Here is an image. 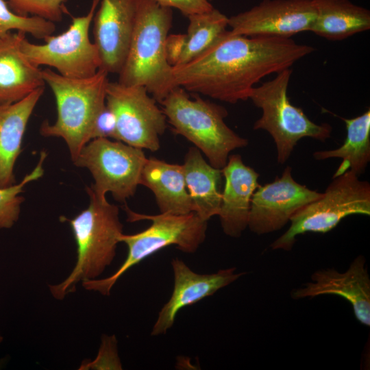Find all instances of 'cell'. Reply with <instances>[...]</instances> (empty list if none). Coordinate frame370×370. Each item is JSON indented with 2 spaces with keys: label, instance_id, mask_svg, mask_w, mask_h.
Listing matches in <instances>:
<instances>
[{
  "label": "cell",
  "instance_id": "cell-5",
  "mask_svg": "<svg viewBox=\"0 0 370 370\" xmlns=\"http://www.w3.org/2000/svg\"><path fill=\"white\" fill-rule=\"evenodd\" d=\"M162 110L174 133L186 138L214 168L222 169L230 152L248 145L225 122L227 110L198 95L190 97L180 86L175 87L161 101Z\"/></svg>",
  "mask_w": 370,
  "mask_h": 370
},
{
  "label": "cell",
  "instance_id": "cell-24",
  "mask_svg": "<svg viewBox=\"0 0 370 370\" xmlns=\"http://www.w3.org/2000/svg\"><path fill=\"white\" fill-rule=\"evenodd\" d=\"M341 119L347 130L344 143L335 149L315 151L313 157L318 160L333 158L342 159L333 177L347 171L359 176L365 172L370 160V110L352 119Z\"/></svg>",
  "mask_w": 370,
  "mask_h": 370
},
{
  "label": "cell",
  "instance_id": "cell-10",
  "mask_svg": "<svg viewBox=\"0 0 370 370\" xmlns=\"http://www.w3.org/2000/svg\"><path fill=\"white\" fill-rule=\"evenodd\" d=\"M100 0H92L88 12L73 17L63 33L47 37L41 45L30 42L25 36L21 49L27 59L40 67L48 66L62 76L86 78L94 75L101 69V62L97 47L89 36L90 24Z\"/></svg>",
  "mask_w": 370,
  "mask_h": 370
},
{
  "label": "cell",
  "instance_id": "cell-17",
  "mask_svg": "<svg viewBox=\"0 0 370 370\" xmlns=\"http://www.w3.org/2000/svg\"><path fill=\"white\" fill-rule=\"evenodd\" d=\"M222 174L225 185L217 216L225 234L238 238L248 227L251 198L260 185L259 173L246 165L240 155L232 154Z\"/></svg>",
  "mask_w": 370,
  "mask_h": 370
},
{
  "label": "cell",
  "instance_id": "cell-25",
  "mask_svg": "<svg viewBox=\"0 0 370 370\" xmlns=\"http://www.w3.org/2000/svg\"><path fill=\"white\" fill-rule=\"evenodd\" d=\"M46 156L47 153L42 151L36 167L25 175L19 184L0 188V230L10 228L18 219L21 205L24 200L20 194L27 183L36 180L43 175V162Z\"/></svg>",
  "mask_w": 370,
  "mask_h": 370
},
{
  "label": "cell",
  "instance_id": "cell-15",
  "mask_svg": "<svg viewBox=\"0 0 370 370\" xmlns=\"http://www.w3.org/2000/svg\"><path fill=\"white\" fill-rule=\"evenodd\" d=\"M138 0H100L93 17L94 42L101 69L119 74L125 60L133 34Z\"/></svg>",
  "mask_w": 370,
  "mask_h": 370
},
{
  "label": "cell",
  "instance_id": "cell-1",
  "mask_svg": "<svg viewBox=\"0 0 370 370\" xmlns=\"http://www.w3.org/2000/svg\"><path fill=\"white\" fill-rule=\"evenodd\" d=\"M291 38L245 36L224 32L201 54L173 67L175 84L186 91L229 103L249 99L261 79L312 53Z\"/></svg>",
  "mask_w": 370,
  "mask_h": 370
},
{
  "label": "cell",
  "instance_id": "cell-4",
  "mask_svg": "<svg viewBox=\"0 0 370 370\" xmlns=\"http://www.w3.org/2000/svg\"><path fill=\"white\" fill-rule=\"evenodd\" d=\"M108 74L99 69L91 77L71 78L50 69L42 70L45 84L55 97L57 118L53 124L45 120L40 134L64 139L73 161L92 140L95 120L106 106Z\"/></svg>",
  "mask_w": 370,
  "mask_h": 370
},
{
  "label": "cell",
  "instance_id": "cell-13",
  "mask_svg": "<svg viewBox=\"0 0 370 370\" xmlns=\"http://www.w3.org/2000/svg\"><path fill=\"white\" fill-rule=\"evenodd\" d=\"M316 17L312 0H263L228 18L230 31L245 36L289 38L310 31Z\"/></svg>",
  "mask_w": 370,
  "mask_h": 370
},
{
  "label": "cell",
  "instance_id": "cell-8",
  "mask_svg": "<svg viewBox=\"0 0 370 370\" xmlns=\"http://www.w3.org/2000/svg\"><path fill=\"white\" fill-rule=\"evenodd\" d=\"M347 171L333 177L322 195L297 211L288 230L270 245L273 250L291 251L296 237L306 232L324 234L344 218L353 214L370 215V184Z\"/></svg>",
  "mask_w": 370,
  "mask_h": 370
},
{
  "label": "cell",
  "instance_id": "cell-14",
  "mask_svg": "<svg viewBox=\"0 0 370 370\" xmlns=\"http://www.w3.org/2000/svg\"><path fill=\"white\" fill-rule=\"evenodd\" d=\"M325 295L343 297L352 306L356 319L365 326L370 325V278L366 260L358 256L348 269L339 272L332 268L314 271L310 281L293 289L294 299L313 298Z\"/></svg>",
  "mask_w": 370,
  "mask_h": 370
},
{
  "label": "cell",
  "instance_id": "cell-12",
  "mask_svg": "<svg viewBox=\"0 0 370 370\" xmlns=\"http://www.w3.org/2000/svg\"><path fill=\"white\" fill-rule=\"evenodd\" d=\"M321 195L296 182L287 166L281 177L260 185L254 193L247 227L258 235L280 230L297 211Z\"/></svg>",
  "mask_w": 370,
  "mask_h": 370
},
{
  "label": "cell",
  "instance_id": "cell-27",
  "mask_svg": "<svg viewBox=\"0 0 370 370\" xmlns=\"http://www.w3.org/2000/svg\"><path fill=\"white\" fill-rule=\"evenodd\" d=\"M67 0H7L10 9L16 14L35 16L51 22H59L66 12Z\"/></svg>",
  "mask_w": 370,
  "mask_h": 370
},
{
  "label": "cell",
  "instance_id": "cell-16",
  "mask_svg": "<svg viewBox=\"0 0 370 370\" xmlns=\"http://www.w3.org/2000/svg\"><path fill=\"white\" fill-rule=\"evenodd\" d=\"M171 266L174 277L173 293L158 314L152 328V336L165 334L182 308L212 295L245 273H237L236 269L232 267L214 273L200 274L192 271L177 258L172 260Z\"/></svg>",
  "mask_w": 370,
  "mask_h": 370
},
{
  "label": "cell",
  "instance_id": "cell-6",
  "mask_svg": "<svg viewBox=\"0 0 370 370\" xmlns=\"http://www.w3.org/2000/svg\"><path fill=\"white\" fill-rule=\"evenodd\" d=\"M125 211L127 221L148 220L151 224L136 234L123 233L119 242L124 243L128 249L125 261L112 275L106 278L83 282L85 289L109 295L117 280L144 259L170 245H175L184 253H194L206 236L208 221L201 219L194 212L186 214L160 213L149 215L134 212L127 206Z\"/></svg>",
  "mask_w": 370,
  "mask_h": 370
},
{
  "label": "cell",
  "instance_id": "cell-11",
  "mask_svg": "<svg viewBox=\"0 0 370 370\" xmlns=\"http://www.w3.org/2000/svg\"><path fill=\"white\" fill-rule=\"evenodd\" d=\"M149 95L144 86L109 81L106 104L115 117L117 140L154 152L160 149L167 121Z\"/></svg>",
  "mask_w": 370,
  "mask_h": 370
},
{
  "label": "cell",
  "instance_id": "cell-23",
  "mask_svg": "<svg viewBox=\"0 0 370 370\" xmlns=\"http://www.w3.org/2000/svg\"><path fill=\"white\" fill-rule=\"evenodd\" d=\"M316 17L310 32L330 40H342L370 29L369 10L349 0H312Z\"/></svg>",
  "mask_w": 370,
  "mask_h": 370
},
{
  "label": "cell",
  "instance_id": "cell-18",
  "mask_svg": "<svg viewBox=\"0 0 370 370\" xmlns=\"http://www.w3.org/2000/svg\"><path fill=\"white\" fill-rule=\"evenodd\" d=\"M25 34L12 32L0 40V104L17 102L45 86L42 70L21 51Z\"/></svg>",
  "mask_w": 370,
  "mask_h": 370
},
{
  "label": "cell",
  "instance_id": "cell-21",
  "mask_svg": "<svg viewBox=\"0 0 370 370\" xmlns=\"http://www.w3.org/2000/svg\"><path fill=\"white\" fill-rule=\"evenodd\" d=\"M188 18L187 32L169 34L166 41L167 60L173 67L184 65L201 54L228 26V17L215 8Z\"/></svg>",
  "mask_w": 370,
  "mask_h": 370
},
{
  "label": "cell",
  "instance_id": "cell-30",
  "mask_svg": "<svg viewBox=\"0 0 370 370\" xmlns=\"http://www.w3.org/2000/svg\"><path fill=\"white\" fill-rule=\"evenodd\" d=\"M3 341V337L0 335V343L2 342Z\"/></svg>",
  "mask_w": 370,
  "mask_h": 370
},
{
  "label": "cell",
  "instance_id": "cell-7",
  "mask_svg": "<svg viewBox=\"0 0 370 370\" xmlns=\"http://www.w3.org/2000/svg\"><path fill=\"white\" fill-rule=\"evenodd\" d=\"M291 68L278 73L269 81L254 86L249 99L262 110L254 130L267 131L277 149V159L284 164L299 140L309 137L322 142L330 137L332 127L328 123L312 122L300 108L293 106L288 97Z\"/></svg>",
  "mask_w": 370,
  "mask_h": 370
},
{
  "label": "cell",
  "instance_id": "cell-29",
  "mask_svg": "<svg viewBox=\"0 0 370 370\" xmlns=\"http://www.w3.org/2000/svg\"><path fill=\"white\" fill-rule=\"evenodd\" d=\"M97 138L116 140L115 117L106 104L98 114L95 122L92 140Z\"/></svg>",
  "mask_w": 370,
  "mask_h": 370
},
{
  "label": "cell",
  "instance_id": "cell-9",
  "mask_svg": "<svg viewBox=\"0 0 370 370\" xmlns=\"http://www.w3.org/2000/svg\"><path fill=\"white\" fill-rule=\"evenodd\" d=\"M147 157L143 149L120 140L97 138L90 140L73 161L87 169L94 184L89 188L100 197L112 194L115 200L125 202L134 196Z\"/></svg>",
  "mask_w": 370,
  "mask_h": 370
},
{
  "label": "cell",
  "instance_id": "cell-19",
  "mask_svg": "<svg viewBox=\"0 0 370 370\" xmlns=\"http://www.w3.org/2000/svg\"><path fill=\"white\" fill-rule=\"evenodd\" d=\"M44 88L35 90L17 102L0 104V188L16 183L14 164L21 152L27 123Z\"/></svg>",
  "mask_w": 370,
  "mask_h": 370
},
{
  "label": "cell",
  "instance_id": "cell-26",
  "mask_svg": "<svg viewBox=\"0 0 370 370\" xmlns=\"http://www.w3.org/2000/svg\"><path fill=\"white\" fill-rule=\"evenodd\" d=\"M55 29L53 22L35 16L18 15L10 9L5 0H0V40L12 30L45 40L52 35Z\"/></svg>",
  "mask_w": 370,
  "mask_h": 370
},
{
  "label": "cell",
  "instance_id": "cell-2",
  "mask_svg": "<svg viewBox=\"0 0 370 370\" xmlns=\"http://www.w3.org/2000/svg\"><path fill=\"white\" fill-rule=\"evenodd\" d=\"M172 10L152 0H138L136 23L118 82L142 86L158 102L176 86L169 63L166 41L172 25Z\"/></svg>",
  "mask_w": 370,
  "mask_h": 370
},
{
  "label": "cell",
  "instance_id": "cell-3",
  "mask_svg": "<svg viewBox=\"0 0 370 370\" xmlns=\"http://www.w3.org/2000/svg\"><path fill=\"white\" fill-rule=\"evenodd\" d=\"M88 207L67 221L77 245V261L70 275L61 283L50 285L52 295L62 299L75 291L79 282L96 279L113 261L119 237L123 234L119 207L100 197L87 187Z\"/></svg>",
  "mask_w": 370,
  "mask_h": 370
},
{
  "label": "cell",
  "instance_id": "cell-20",
  "mask_svg": "<svg viewBox=\"0 0 370 370\" xmlns=\"http://www.w3.org/2000/svg\"><path fill=\"white\" fill-rule=\"evenodd\" d=\"M140 185L153 193L160 213L186 214L193 212L182 164L169 163L155 157L147 158Z\"/></svg>",
  "mask_w": 370,
  "mask_h": 370
},
{
  "label": "cell",
  "instance_id": "cell-22",
  "mask_svg": "<svg viewBox=\"0 0 370 370\" xmlns=\"http://www.w3.org/2000/svg\"><path fill=\"white\" fill-rule=\"evenodd\" d=\"M193 212L208 221L218 215L221 201L222 169L212 166L195 147H191L182 164Z\"/></svg>",
  "mask_w": 370,
  "mask_h": 370
},
{
  "label": "cell",
  "instance_id": "cell-28",
  "mask_svg": "<svg viewBox=\"0 0 370 370\" xmlns=\"http://www.w3.org/2000/svg\"><path fill=\"white\" fill-rule=\"evenodd\" d=\"M161 5L174 8L186 16L209 11L214 8L212 0H152Z\"/></svg>",
  "mask_w": 370,
  "mask_h": 370
}]
</instances>
